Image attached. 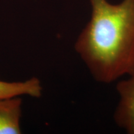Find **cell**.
I'll return each instance as SVG.
<instances>
[{
  "instance_id": "cell-2",
  "label": "cell",
  "mask_w": 134,
  "mask_h": 134,
  "mask_svg": "<svg viewBox=\"0 0 134 134\" xmlns=\"http://www.w3.org/2000/svg\"><path fill=\"white\" fill-rule=\"evenodd\" d=\"M118 104L114 114L115 123L128 134H134V75L121 80L116 86Z\"/></svg>"
},
{
  "instance_id": "cell-3",
  "label": "cell",
  "mask_w": 134,
  "mask_h": 134,
  "mask_svg": "<svg viewBox=\"0 0 134 134\" xmlns=\"http://www.w3.org/2000/svg\"><path fill=\"white\" fill-rule=\"evenodd\" d=\"M22 100L18 97L0 100V134H20Z\"/></svg>"
},
{
  "instance_id": "cell-1",
  "label": "cell",
  "mask_w": 134,
  "mask_h": 134,
  "mask_svg": "<svg viewBox=\"0 0 134 134\" xmlns=\"http://www.w3.org/2000/svg\"><path fill=\"white\" fill-rule=\"evenodd\" d=\"M91 17L75 48L94 79L110 83L134 75V0H89Z\"/></svg>"
},
{
  "instance_id": "cell-4",
  "label": "cell",
  "mask_w": 134,
  "mask_h": 134,
  "mask_svg": "<svg viewBox=\"0 0 134 134\" xmlns=\"http://www.w3.org/2000/svg\"><path fill=\"white\" fill-rule=\"evenodd\" d=\"M42 86L39 80L32 78L24 82H6L0 81V100L18 97L21 95L39 98Z\"/></svg>"
}]
</instances>
